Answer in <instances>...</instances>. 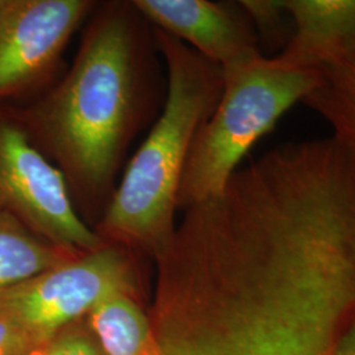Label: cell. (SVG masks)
I'll return each instance as SVG.
<instances>
[{
  "instance_id": "obj_1",
  "label": "cell",
  "mask_w": 355,
  "mask_h": 355,
  "mask_svg": "<svg viewBox=\"0 0 355 355\" xmlns=\"http://www.w3.org/2000/svg\"><path fill=\"white\" fill-rule=\"evenodd\" d=\"M71 67L13 112L64 175L79 216L102 217L128 148L149 111L153 28L132 1L98 4ZM87 223V221H86Z\"/></svg>"
},
{
  "instance_id": "obj_2",
  "label": "cell",
  "mask_w": 355,
  "mask_h": 355,
  "mask_svg": "<svg viewBox=\"0 0 355 355\" xmlns=\"http://www.w3.org/2000/svg\"><path fill=\"white\" fill-rule=\"evenodd\" d=\"M153 36L167 70L164 110L129 161L95 232L104 241L155 257L177 227L184 166L198 132L215 111L224 76L220 66L178 38L157 28Z\"/></svg>"
},
{
  "instance_id": "obj_3",
  "label": "cell",
  "mask_w": 355,
  "mask_h": 355,
  "mask_svg": "<svg viewBox=\"0 0 355 355\" xmlns=\"http://www.w3.org/2000/svg\"><path fill=\"white\" fill-rule=\"evenodd\" d=\"M215 111L198 132L178 192V211L218 193L246 154L315 89L321 71L257 54L223 69Z\"/></svg>"
},
{
  "instance_id": "obj_4",
  "label": "cell",
  "mask_w": 355,
  "mask_h": 355,
  "mask_svg": "<svg viewBox=\"0 0 355 355\" xmlns=\"http://www.w3.org/2000/svg\"><path fill=\"white\" fill-rule=\"evenodd\" d=\"M136 286V267L129 249L107 242L1 290L0 312L23 327L42 350L67 322L89 313L114 293L133 295Z\"/></svg>"
},
{
  "instance_id": "obj_5",
  "label": "cell",
  "mask_w": 355,
  "mask_h": 355,
  "mask_svg": "<svg viewBox=\"0 0 355 355\" xmlns=\"http://www.w3.org/2000/svg\"><path fill=\"white\" fill-rule=\"evenodd\" d=\"M0 209L76 255L107 243L78 214L62 173L32 142L12 108L1 104Z\"/></svg>"
},
{
  "instance_id": "obj_6",
  "label": "cell",
  "mask_w": 355,
  "mask_h": 355,
  "mask_svg": "<svg viewBox=\"0 0 355 355\" xmlns=\"http://www.w3.org/2000/svg\"><path fill=\"white\" fill-rule=\"evenodd\" d=\"M99 3L7 0L0 11V102L51 85L66 45Z\"/></svg>"
},
{
  "instance_id": "obj_7",
  "label": "cell",
  "mask_w": 355,
  "mask_h": 355,
  "mask_svg": "<svg viewBox=\"0 0 355 355\" xmlns=\"http://www.w3.org/2000/svg\"><path fill=\"white\" fill-rule=\"evenodd\" d=\"M141 16L221 69L259 49L257 33L240 1L133 0Z\"/></svg>"
},
{
  "instance_id": "obj_8",
  "label": "cell",
  "mask_w": 355,
  "mask_h": 355,
  "mask_svg": "<svg viewBox=\"0 0 355 355\" xmlns=\"http://www.w3.org/2000/svg\"><path fill=\"white\" fill-rule=\"evenodd\" d=\"M293 31L277 55L299 69L355 62V0H286Z\"/></svg>"
},
{
  "instance_id": "obj_9",
  "label": "cell",
  "mask_w": 355,
  "mask_h": 355,
  "mask_svg": "<svg viewBox=\"0 0 355 355\" xmlns=\"http://www.w3.org/2000/svg\"><path fill=\"white\" fill-rule=\"evenodd\" d=\"M76 257V254L44 240L16 217L0 209V291Z\"/></svg>"
},
{
  "instance_id": "obj_10",
  "label": "cell",
  "mask_w": 355,
  "mask_h": 355,
  "mask_svg": "<svg viewBox=\"0 0 355 355\" xmlns=\"http://www.w3.org/2000/svg\"><path fill=\"white\" fill-rule=\"evenodd\" d=\"M91 325L107 355H140L150 336V322L132 295L119 292L95 305Z\"/></svg>"
},
{
  "instance_id": "obj_11",
  "label": "cell",
  "mask_w": 355,
  "mask_h": 355,
  "mask_svg": "<svg viewBox=\"0 0 355 355\" xmlns=\"http://www.w3.org/2000/svg\"><path fill=\"white\" fill-rule=\"evenodd\" d=\"M318 86L303 104L320 114L333 137L355 152V62L324 67Z\"/></svg>"
},
{
  "instance_id": "obj_12",
  "label": "cell",
  "mask_w": 355,
  "mask_h": 355,
  "mask_svg": "<svg viewBox=\"0 0 355 355\" xmlns=\"http://www.w3.org/2000/svg\"><path fill=\"white\" fill-rule=\"evenodd\" d=\"M240 4L253 24L261 53L265 55V49H271L278 55L293 31L286 0H240Z\"/></svg>"
},
{
  "instance_id": "obj_13",
  "label": "cell",
  "mask_w": 355,
  "mask_h": 355,
  "mask_svg": "<svg viewBox=\"0 0 355 355\" xmlns=\"http://www.w3.org/2000/svg\"><path fill=\"white\" fill-rule=\"evenodd\" d=\"M38 352L26 329L0 312V355H35Z\"/></svg>"
},
{
  "instance_id": "obj_14",
  "label": "cell",
  "mask_w": 355,
  "mask_h": 355,
  "mask_svg": "<svg viewBox=\"0 0 355 355\" xmlns=\"http://www.w3.org/2000/svg\"><path fill=\"white\" fill-rule=\"evenodd\" d=\"M36 355H99V353L86 337L73 334L45 346Z\"/></svg>"
},
{
  "instance_id": "obj_15",
  "label": "cell",
  "mask_w": 355,
  "mask_h": 355,
  "mask_svg": "<svg viewBox=\"0 0 355 355\" xmlns=\"http://www.w3.org/2000/svg\"><path fill=\"white\" fill-rule=\"evenodd\" d=\"M330 355H355V318L337 336Z\"/></svg>"
},
{
  "instance_id": "obj_16",
  "label": "cell",
  "mask_w": 355,
  "mask_h": 355,
  "mask_svg": "<svg viewBox=\"0 0 355 355\" xmlns=\"http://www.w3.org/2000/svg\"><path fill=\"white\" fill-rule=\"evenodd\" d=\"M6 1H7V0H0V11H1L3 7L6 6Z\"/></svg>"
},
{
  "instance_id": "obj_17",
  "label": "cell",
  "mask_w": 355,
  "mask_h": 355,
  "mask_svg": "<svg viewBox=\"0 0 355 355\" xmlns=\"http://www.w3.org/2000/svg\"><path fill=\"white\" fill-rule=\"evenodd\" d=\"M35 355H36V354H35Z\"/></svg>"
}]
</instances>
